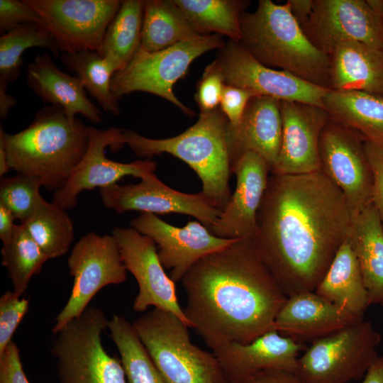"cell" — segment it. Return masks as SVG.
<instances>
[{
  "label": "cell",
  "instance_id": "cell-1",
  "mask_svg": "<svg viewBox=\"0 0 383 383\" xmlns=\"http://www.w3.org/2000/svg\"><path fill=\"white\" fill-rule=\"evenodd\" d=\"M352 214L321 171L271 173L251 238L287 296L314 292L345 241Z\"/></svg>",
  "mask_w": 383,
  "mask_h": 383
},
{
  "label": "cell",
  "instance_id": "cell-2",
  "mask_svg": "<svg viewBox=\"0 0 383 383\" xmlns=\"http://www.w3.org/2000/svg\"><path fill=\"white\" fill-rule=\"evenodd\" d=\"M181 282L185 315L211 350L228 343H249L273 331L287 299L251 238L202 257Z\"/></svg>",
  "mask_w": 383,
  "mask_h": 383
},
{
  "label": "cell",
  "instance_id": "cell-3",
  "mask_svg": "<svg viewBox=\"0 0 383 383\" xmlns=\"http://www.w3.org/2000/svg\"><path fill=\"white\" fill-rule=\"evenodd\" d=\"M10 170L28 175L50 191L60 189L84 157L89 130L55 105L38 111L32 123L13 134L0 127Z\"/></svg>",
  "mask_w": 383,
  "mask_h": 383
},
{
  "label": "cell",
  "instance_id": "cell-4",
  "mask_svg": "<svg viewBox=\"0 0 383 383\" xmlns=\"http://www.w3.org/2000/svg\"><path fill=\"white\" fill-rule=\"evenodd\" d=\"M240 43L260 62L329 89V57L308 38L286 2L260 0L240 17Z\"/></svg>",
  "mask_w": 383,
  "mask_h": 383
},
{
  "label": "cell",
  "instance_id": "cell-5",
  "mask_svg": "<svg viewBox=\"0 0 383 383\" xmlns=\"http://www.w3.org/2000/svg\"><path fill=\"white\" fill-rule=\"evenodd\" d=\"M229 121L220 109L200 111L197 122L181 134L169 138L144 137L123 129V142L144 159L170 154L192 168L202 183L200 193L222 211L231 193L229 179L231 162L228 143Z\"/></svg>",
  "mask_w": 383,
  "mask_h": 383
},
{
  "label": "cell",
  "instance_id": "cell-6",
  "mask_svg": "<svg viewBox=\"0 0 383 383\" xmlns=\"http://www.w3.org/2000/svg\"><path fill=\"white\" fill-rule=\"evenodd\" d=\"M132 325L165 383H228L216 355L193 344L172 313L153 308Z\"/></svg>",
  "mask_w": 383,
  "mask_h": 383
},
{
  "label": "cell",
  "instance_id": "cell-7",
  "mask_svg": "<svg viewBox=\"0 0 383 383\" xmlns=\"http://www.w3.org/2000/svg\"><path fill=\"white\" fill-rule=\"evenodd\" d=\"M109 321L102 309L88 306L53 334L50 352L60 383H127L121 359L101 343Z\"/></svg>",
  "mask_w": 383,
  "mask_h": 383
},
{
  "label": "cell",
  "instance_id": "cell-8",
  "mask_svg": "<svg viewBox=\"0 0 383 383\" xmlns=\"http://www.w3.org/2000/svg\"><path fill=\"white\" fill-rule=\"evenodd\" d=\"M225 44L221 35L211 34L157 52H148L140 47L129 62L113 75L111 92L118 101L135 91L152 94L192 116L193 111L174 95L173 87L185 75L196 58L211 50L220 49Z\"/></svg>",
  "mask_w": 383,
  "mask_h": 383
},
{
  "label": "cell",
  "instance_id": "cell-9",
  "mask_svg": "<svg viewBox=\"0 0 383 383\" xmlns=\"http://www.w3.org/2000/svg\"><path fill=\"white\" fill-rule=\"evenodd\" d=\"M380 335L364 319L311 343L297 361L304 383H348L363 379L377 358Z\"/></svg>",
  "mask_w": 383,
  "mask_h": 383
},
{
  "label": "cell",
  "instance_id": "cell-10",
  "mask_svg": "<svg viewBox=\"0 0 383 383\" xmlns=\"http://www.w3.org/2000/svg\"><path fill=\"white\" fill-rule=\"evenodd\" d=\"M74 278L70 297L55 318L53 334L79 316L91 299L104 287L120 284L127 278L118 245L112 235L91 231L74 245L67 260Z\"/></svg>",
  "mask_w": 383,
  "mask_h": 383
},
{
  "label": "cell",
  "instance_id": "cell-11",
  "mask_svg": "<svg viewBox=\"0 0 383 383\" xmlns=\"http://www.w3.org/2000/svg\"><path fill=\"white\" fill-rule=\"evenodd\" d=\"M40 18L62 53L100 52L120 0H24Z\"/></svg>",
  "mask_w": 383,
  "mask_h": 383
},
{
  "label": "cell",
  "instance_id": "cell-12",
  "mask_svg": "<svg viewBox=\"0 0 383 383\" xmlns=\"http://www.w3.org/2000/svg\"><path fill=\"white\" fill-rule=\"evenodd\" d=\"M357 132L331 116L319 142L321 172L343 194L352 216L372 202V173Z\"/></svg>",
  "mask_w": 383,
  "mask_h": 383
},
{
  "label": "cell",
  "instance_id": "cell-13",
  "mask_svg": "<svg viewBox=\"0 0 383 383\" xmlns=\"http://www.w3.org/2000/svg\"><path fill=\"white\" fill-rule=\"evenodd\" d=\"M225 84L279 101H298L323 107L328 89L291 73L269 67L256 60L239 42L229 40L212 62Z\"/></svg>",
  "mask_w": 383,
  "mask_h": 383
},
{
  "label": "cell",
  "instance_id": "cell-14",
  "mask_svg": "<svg viewBox=\"0 0 383 383\" xmlns=\"http://www.w3.org/2000/svg\"><path fill=\"white\" fill-rule=\"evenodd\" d=\"M89 144L84 157L65 184L52 196V202L65 210L76 206L78 195L84 190L115 184L125 176L142 179L154 173L157 167L150 159L122 163L106 157L107 147L117 150L125 145L123 129L111 127L103 130L89 126Z\"/></svg>",
  "mask_w": 383,
  "mask_h": 383
},
{
  "label": "cell",
  "instance_id": "cell-15",
  "mask_svg": "<svg viewBox=\"0 0 383 383\" xmlns=\"http://www.w3.org/2000/svg\"><path fill=\"white\" fill-rule=\"evenodd\" d=\"M302 29L328 56L337 45L352 41L383 51V23L368 1L313 0L311 15Z\"/></svg>",
  "mask_w": 383,
  "mask_h": 383
},
{
  "label": "cell",
  "instance_id": "cell-16",
  "mask_svg": "<svg viewBox=\"0 0 383 383\" xmlns=\"http://www.w3.org/2000/svg\"><path fill=\"white\" fill-rule=\"evenodd\" d=\"M127 270L138 285L133 309L145 312L154 306L177 316L189 328L192 325L178 302L175 282L165 272L156 244L131 227H114L111 231Z\"/></svg>",
  "mask_w": 383,
  "mask_h": 383
},
{
  "label": "cell",
  "instance_id": "cell-17",
  "mask_svg": "<svg viewBox=\"0 0 383 383\" xmlns=\"http://www.w3.org/2000/svg\"><path fill=\"white\" fill-rule=\"evenodd\" d=\"M103 204L118 213L129 211L153 214L182 213L192 216L208 228L221 211L199 192L186 194L173 189L154 174H149L137 184H115L99 189Z\"/></svg>",
  "mask_w": 383,
  "mask_h": 383
},
{
  "label": "cell",
  "instance_id": "cell-18",
  "mask_svg": "<svg viewBox=\"0 0 383 383\" xmlns=\"http://www.w3.org/2000/svg\"><path fill=\"white\" fill-rule=\"evenodd\" d=\"M130 225L157 245L160 261L164 268L170 270V277L175 283L182 281L202 257L238 240L215 236L199 221H190L179 228L150 213H141L130 221Z\"/></svg>",
  "mask_w": 383,
  "mask_h": 383
},
{
  "label": "cell",
  "instance_id": "cell-19",
  "mask_svg": "<svg viewBox=\"0 0 383 383\" xmlns=\"http://www.w3.org/2000/svg\"><path fill=\"white\" fill-rule=\"evenodd\" d=\"M282 141L271 173L301 174L319 172V142L331 118L323 107L280 101Z\"/></svg>",
  "mask_w": 383,
  "mask_h": 383
},
{
  "label": "cell",
  "instance_id": "cell-20",
  "mask_svg": "<svg viewBox=\"0 0 383 383\" xmlns=\"http://www.w3.org/2000/svg\"><path fill=\"white\" fill-rule=\"evenodd\" d=\"M270 165L258 154L245 152L231 165L236 186L215 223L208 229L226 239L252 238L257 216L271 174Z\"/></svg>",
  "mask_w": 383,
  "mask_h": 383
},
{
  "label": "cell",
  "instance_id": "cell-21",
  "mask_svg": "<svg viewBox=\"0 0 383 383\" xmlns=\"http://www.w3.org/2000/svg\"><path fill=\"white\" fill-rule=\"evenodd\" d=\"M307 348L305 343L269 331L252 342L224 343L212 349L228 383H241L260 372L281 370L296 372L299 353Z\"/></svg>",
  "mask_w": 383,
  "mask_h": 383
},
{
  "label": "cell",
  "instance_id": "cell-22",
  "mask_svg": "<svg viewBox=\"0 0 383 383\" xmlns=\"http://www.w3.org/2000/svg\"><path fill=\"white\" fill-rule=\"evenodd\" d=\"M362 319L350 315L315 292L308 291L287 296L276 316L274 330L306 344Z\"/></svg>",
  "mask_w": 383,
  "mask_h": 383
},
{
  "label": "cell",
  "instance_id": "cell-23",
  "mask_svg": "<svg viewBox=\"0 0 383 383\" xmlns=\"http://www.w3.org/2000/svg\"><path fill=\"white\" fill-rule=\"evenodd\" d=\"M282 141L280 101L254 96L235 126L228 128V143L232 164L244 152H254L273 167ZM272 171V170H271Z\"/></svg>",
  "mask_w": 383,
  "mask_h": 383
},
{
  "label": "cell",
  "instance_id": "cell-24",
  "mask_svg": "<svg viewBox=\"0 0 383 383\" xmlns=\"http://www.w3.org/2000/svg\"><path fill=\"white\" fill-rule=\"evenodd\" d=\"M27 84L43 101L61 107L70 118L80 114L93 123L102 121V113L87 97L76 76L61 71L50 55H38L26 70Z\"/></svg>",
  "mask_w": 383,
  "mask_h": 383
},
{
  "label": "cell",
  "instance_id": "cell-25",
  "mask_svg": "<svg viewBox=\"0 0 383 383\" xmlns=\"http://www.w3.org/2000/svg\"><path fill=\"white\" fill-rule=\"evenodd\" d=\"M329 57V89L383 96V51L360 42L337 45Z\"/></svg>",
  "mask_w": 383,
  "mask_h": 383
},
{
  "label": "cell",
  "instance_id": "cell-26",
  "mask_svg": "<svg viewBox=\"0 0 383 383\" xmlns=\"http://www.w3.org/2000/svg\"><path fill=\"white\" fill-rule=\"evenodd\" d=\"M347 239L358 261L370 305L383 306V225L372 202L352 216Z\"/></svg>",
  "mask_w": 383,
  "mask_h": 383
},
{
  "label": "cell",
  "instance_id": "cell-27",
  "mask_svg": "<svg viewBox=\"0 0 383 383\" xmlns=\"http://www.w3.org/2000/svg\"><path fill=\"white\" fill-rule=\"evenodd\" d=\"M314 292L357 318H363L370 306L367 292L358 261L348 239L338 250Z\"/></svg>",
  "mask_w": 383,
  "mask_h": 383
},
{
  "label": "cell",
  "instance_id": "cell-28",
  "mask_svg": "<svg viewBox=\"0 0 383 383\" xmlns=\"http://www.w3.org/2000/svg\"><path fill=\"white\" fill-rule=\"evenodd\" d=\"M323 106L365 140L383 144V96L360 91L328 89Z\"/></svg>",
  "mask_w": 383,
  "mask_h": 383
},
{
  "label": "cell",
  "instance_id": "cell-29",
  "mask_svg": "<svg viewBox=\"0 0 383 383\" xmlns=\"http://www.w3.org/2000/svg\"><path fill=\"white\" fill-rule=\"evenodd\" d=\"M199 35L174 0L144 1L140 48L157 52Z\"/></svg>",
  "mask_w": 383,
  "mask_h": 383
},
{
  "label": "cell",
  "instance_id": "cell-30",
  "mask_svg": "<svg viewBox=\"0 0 383 383\" xmlns=\"http://www.w3.org/2000/svg\"><path fill=\"white\" fill-rule=\"evenodd\" d=\"M143 14L144 1L123 0L107 28L99 54L113 65L116 72L140 46Z\"/></svg>",
  "mask_w": 383,
  "mask_h": 383
},
{
  "label": "cell",
  "instance_id": "cell-31",
  "mask_svg": "<svg viewBox=\"0 0 383 383\" xmlns=\"http://www.w3.org/2000/svg\"><path fill=\"white\" fill-rule=\"evenodd\" d=\"M201 35L218 34L231 40L241 39L240 17L249 4L241 0H174Z\"/></svg>",
  "mask_w": 383,
  "mask_h": 383
},
{
  "label": "cell",
  "instance_id": "cell-32",
  "mask_svg": "<svg viewBox=\"0 0 383 383\" xmlns=\"http://www.w3.org/2000/svg\"><path fill=\"white\" fill-rule=\"evenodd\" d=\"M60 57L105 111L116 116L120 115L118 101L111 90V79L116 72L112 64L94 51L62 53Z\"/></svg>",
  "mask_w": 383,
  "mask_h": 383
},
{
  "label": "cell",
  "instance_id": "cell-33",
  "mask_svg": "<svg viewBox=\"0 0 383 383\" xmlns=\"http://www.w3.org/2000/svg\"><path fill=\"white\" fill-rule=\"evenodd\" d=\"M108 328L119 352L127 383H165L132 323L123 316L113 315Z\"/></svg>",
  "mask_w": 383,
  "mask_h": 383
},
{
  "label": "cell",
  "instance_id": "cell-34",
  "mask_svg": "<svg viewBox=\"0 0 383 383\" xmlns=\"http://www.w3.org/2000/svg\"><path fill=\"white\" fill-rule=\"evenodd\" d=\"M22 224L50 259L66 254L74 239V224L66 210L44 200Z\"/></svg>",
  "mask_w": 383,
  "mask_h": 383
},
{
  "label": "cell",
  "instance_id": "cell-35",
  "mask_svg": "<svg viewBox=\"0 0 383 383\" xmlns=\"http://www.w3.org/2000/svg\"><path fill=\"white\" fill-rule=\"evenodd\" d=\"M1 256L13 292L19 296L25 293L32 277L49 260L21 223L16 225L11 240L3 244Z\"/></svg>",
  "mask_w": 383,
  "mask_h": 383
},
{
  "label": "cell",
  "instance_id": "cell-36",
  "mask_svg": "<svg viewBox=\"0 0 383 383\" xmlns=\"http://www.w3.org/2000/svg\"><path fill=\"white\" fill-rule=\"evenodd\" d=\"M48 49L57 57L55 42L42 23L21 25L0 37V79L8 83L20 76L23 52L31 48Z\"/></svg>",
  "mask_w": 383,
  "mask_h": 383
},
{
  "label": "cell",
  "instance_id": "cell-37",
  "mask_svg": "<svg viewBox=\"0 0 383 383\" xmlns=\"http://www.w3.org/2000/svg\"><path fill=\"white\" fill-rule=\"evenodd\" d=\"M41 184L35 179L17 173L0 181V203L9 209L21 223L26 221L45 200L40 193Z\"/></svg>",
  "mask_w": 383,
  "mask_h": 383
},
{
  "label": "cell",
  "instance_id": "cell-38",
  "mask_svg": "<svg viewBox=\"0 0 383 383\" xmlns=\"http://www.w3.org/2000/svg\"><path fill=\"white\" fill-rule=\"evenodd\" d=\"M29 300L7 290L0 298V355L4 352L17 327L26 314Z\"/></svg>",
  "mask_w": 383,
  "mask_h": 383
},
{
  "label": "cell",
  "instance_id": "cell-39",
  "mask_svg": "<svg viewBox=\"0 0 383 383\" xmlns=\"http://www.w3.org/2000/svg\"><path fill=\"white\" fill-rule=\"evenodd\" d=\"M225 86L223 79L213 64L209 65L198 83L195 101L201 111H211L220 105Z\"/></svg>",
  "mask_w": 383,
  "mask_h": 383
},
{
  "label": "cell",
  "instance_id": "cell-40",
  "mask_svg": "<svg viewBox=\"0 0 383 383\" xmlns=\"http://www.w3.org/2000/svg\"><path fill=\"white\" fill-rule=\"evenodd\" d=\"M42 23L36 11L24 0H0V33L4 35L26 23Z\"/></svg>",
  "mask_w": 383,
  "mask_h": 383
},
{
  "label": "cell",
  "instance_id": "cell-41",
  "mask_svg": "<svg viewBox=\"0 0 383 383\" xmlns=\"http://www.w3.org/2000/svg\"><path fill=\"white\" fill-rule=\"evenodd\" d=\"M364 149L372 173V202L383 225V144L365 140Z\"/></svg>",
  "mask_w": 383,
  "mask_h": 383
},
{
  "label": "cell",
  "instance_id": "cell-42",
  "mask_svg": "<svg viewBox=\"0 0 383 383\" xmlns=\"http://www.w3.org/2000/svg\"><path fill=\"white\" fill-rule=\"evenodd\" d=\"M254 96L245 89L225 84L219 106L231 126L238 124L249 101Z\"/></svg>",
  "mask_w": 383,
  "mask_h": 383
},
{
  "label": "cell",
  "instance_id": "cell-43",
  "mask_svg": "<svg viewBox=\"0 0 383 383\" xmlns=\"http://www.w3.org/2000/svg\"><path fill=\"white\" fill-rule=\"evenodd\" d=\"M0 383H29L23 370L19 349L13 340L0 355Z\"/></svg>",
  "mask_w": 383,
  "mask_h": 383
},
{
  "label": "cell",
  "instance_id": "cell-44",
  "mask_svg": "<svg viewBox=\"0 0 383 383\" xmlns=\"http://www.w3.org/2000/svg\"><path fill=\"white\" fill-rule=\"evenodd\" d=\"M241 383H304L296 372L270 370L260 372L245 379Z\"/></svg>",
  "mask_w": 383,
  "mask_h": 383
},
{
  "label": "cell",
  "instance_id": "cell-45",
  "mask_svg": "<svg viewBox=\"0 0 383 383\" xmlns=\"http://www.w3.org/2000/svg\"><path fill=\"white\" fill-rule=\"evenodd\" d=\"M290 11L302 28L309 21L313 7V0H288Z\"/></svg>",
  "mask_w": 383,
  "mask_h": 383
},
{
  "label": "cell",
  "instance_id": "cell-46",
  "mask_svg": "<svg viewBox=\"0 0 383 383\" xmlns=\"http://www.w3.org/2000/svg\"><path fill=\"white\" fill-rule=\"evenodd\" d=\"M16 219L11 211L0 203V239L3 244L9 242L13 236Z\"/></svg>",
  "mask_w": 383,
  "mask_h": 383
},
{
  "label": "cell",
  "instance_id": "cell-47",
  "mask_svg": "<svg viewBox=\"0 0 383 383\" xmlns=\"http://www.w3.org/2000/svg\"><path fill=\"white\" fill-rule=\"evenodd\" d=\"M8 82L0 79V118L5 119L12 107L16 104V99L7 93Z\"/></svg>",
  "mask_w": 383,
  "mask_h": 383
},
{
  "label": "cell",
  "instance_id": "cell-48",
  "mask_svg": "<svg viewBox=\"0 0 383 383\" xmlns=\"http://www.w3.org/2000/svg\"><path fill=\"white\" fill-rule=\"evenodd\" d=\"M360 383H383V356H378Z\"/></svg>",
  "mask_w": 383,
  "mask_h": 383
},
{
  "label": "cell",
  "instance_id": "cell-49",
  "mask_svg": "<svg viewBox=\"0 0 383 383\" xmlns=\"http://www.w3.org/2000/svg\"><path fill=\"white\" fill-rule=\"evenodd\" d=\"M10 170L3 137L0 135V176L1 178Z\"/></svg>",
  "mask_w": 383,
  "mask_h": 383
},
{
  "label": "cell",
  "instance_id": "cell-50",
  "mask_svg": "<svg viewBox=\"0 0 383 383\" xmlns=\"http://www.w3.org/2000/svg\"><path fill=\"white\" fill-rule=\"evenodd\" d=\"M368 2L379 13L383 23V0H368Z\"/></svg>",
  "mask_w": 383,
  "mask_h": 383
}]
</instances>
